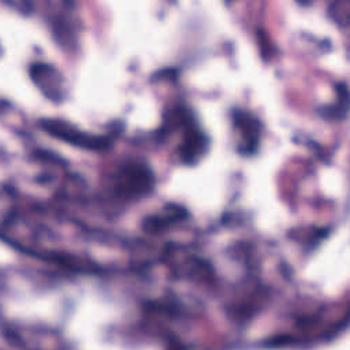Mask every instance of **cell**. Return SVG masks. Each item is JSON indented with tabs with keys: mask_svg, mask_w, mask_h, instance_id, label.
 Returning <instances> with one entry per match:
<instances>
[{
	"mask_svg": "<svg viewBox=\"0 0 350 350\" xmlns=\"http://www.w3.org/2000/svg\"><path fill=\"white\" fill-rule=\"evenodd\" d=\"M328 16L340 27H350V0H332Z\"/></svg>",
	"mask_w": 350,
	"mask_h": 350,
	"instance_id": "1",
	"label": "cell"
},
{
	"mask_svg": "<svg viewBox=\"0 0 350 350\" xmlns=\"http://www.w3.org/2000/svg\"><path fill=\"white\" fill-rule=\"evenodd\" d=\"M299 5H310L313 3V0H295Z\"/></svg>",
	"mask_w": 350,
	"mask_h": 350,
	"instance_id": "2",
	"label": "cell"
}]
</instances>
